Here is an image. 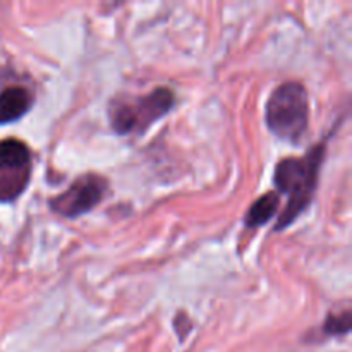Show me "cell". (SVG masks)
<instances>
[{"label": "cell", "mask_w": 352, "mask_h": 352, "mask_svg": "<svg viewBox=\"0 0 352 352\" xmlns=\"http://www.w3.org/2000/svg\"><path fill=\"white\" fill-rule=\"evenodd\" d=\"M323 333L330 337L346 336L351 330V311H344L340 315H330L322 327Z\"/></svg>", "instance_id": "cell-8"}, {"label": "cell", "mask_w": 352, "mask_h": 352, "mask_svg": "<svg viewBox=\"0 0 352 352\" xmlns=\"http://www.w3.org/2000/svg\"><path fill=\"white\" fill-rule=\"evenodd\" d=\"M278 206H280V196L275 191L265 192L250 206L246 217H244V226L248 229H258V227L267 226L277 215Z\"/></svg>", "instance_id": "cell-7"}, {"label": "cell", "mask_w": 352, "mask_h": 352, "mask_svg": "<svg viewBox=\"0 0 352 352\" xmlns=\"http://www.w3.org/2000/svg\"><path fill=\"white\" fill-rule=\"evenodd\" d=\"M265 122L278 140L299 143L309 124V95L305 85L298 81L278 85L265 105Z\"/></svg>", "instance_id": "cell-2"}, {"label": "cell", "mask_w": 352, "mask_h": 352, "mask_svg": "<svg viewBox=\"0 0 352 352\" xmlns=\"http://www.w3.org/2000/svg\"><path fill=\"white\" fill-rule=\"evenodd\" d=\"M34 105V95L24 86H7L0 91V126L17 122Z\"/></svg>", "instance_id": "cell-6"}, {"label": "cell", "mask_w": 352, "mask_h": 352, "mask_svg": "<svg viewBox=\"0 0 352 352\" xmlns=\"http://www.w3.org/2000/svg\"><path fill=\"white\" fill-rule=\"evenodd\" d=\"M327 153L325 141L309 148L302 157H287L275 167L274 184L278 196H287L284 212L275 223V232L287 229L308 210L318 188L320 170Z\"/></svg>", "instance_id": "cell-1"}, {"label": "cell", "mask_w": 352, "mask_h": 352, "mask_svg": "<svg viewBox=\"0 0 352 352\" xmlns=\"http://www.w3.org/2000/svg\"><path fill=\"white\" fill-rule=\"evenodd\" d=\"M175 103L174 91L160 86L148 95L116 98L109 105V122L119 136H140L167 116Z\"/></svg>", "instance_id": "cell-3"}, {"label": "cell", "mask_w": 352, "mask_h": 352, "mask_svg": "<svg viewBox=\"0 0 352 352\" xmlns=\"http://www.w3.org/2000/svg\"><path fill=\"white\" fill-rule=\"evenodd\" d=\"M109 182L98 174L79 175L65 191L48 199V206L54 213L64 219H78L86 215L105 198Z\"/></svg>", "instance_id": "cell-5"}, {"label": "cell", "mask_w": 352, "mask_h": 352, "mask_svg": "<svg viewBox=\"0 0 352 352\" xmlns=\"http://www.w3.org/2000/svg\"><path fill=\"white\" fill-rule=\"evenodd\" d=\"M33 174L30 146L17 138L0 140V203H14L24 195Z\"/></svg>", "instance_id": "cell-4"}]
</instances>
